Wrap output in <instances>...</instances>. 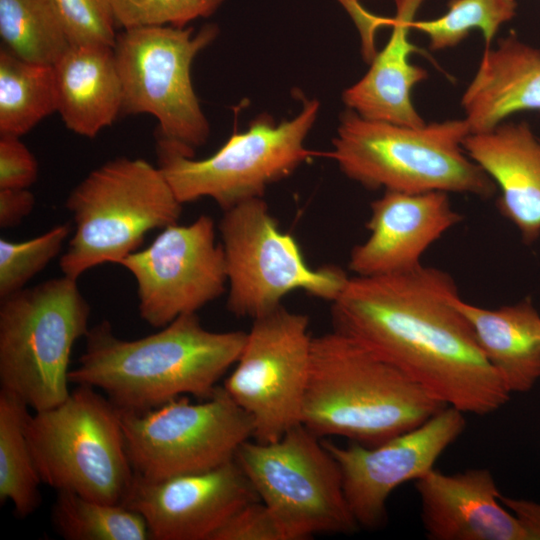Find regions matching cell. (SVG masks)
<instances>
[{"mask_svg": "<svg viewBox=\"0 0 540 540\" xmlns=\"http://www.w3.org/2000/svg\"><path fill=\"white\" fill-rule=\"evenodd\" d=\"M454 279L420 265L402 273L349 277L331 302L334 329L394 365L432 398L486 416L511 393L455 305Z\"/></svg>", "mask_w": 540, "mask_h": 540, "instance_id": "1", "label": "cell"}, {"mask_svg": "<svg viewBox=\"0 0 540 540\" xmlns=\"http://www.w3.org/2000/svg\"><path fill=\"white\" fill-rule=\"evenodd\" d=\"M246 336L243 331H210L197 313L135 340L117 337L103 321L85 336L69 381L101 390L120 409L137 412L185 395L206 399L236 364Z\"/></svg>", "mask_w": 540, "mask_h": 540, "instance_id": "2", "label": "cell"}, {"mask_svg": "<svg viewBox=\"0 0 540 540\" xmlns=\"http://www.w3.org/2000/svg\"><path fill=\"white\" fill-rule=\"evenodd\" d=\"M443 407L352 337L335 329L313 337L302 424L318 437L377 446Z\"/></svg>", "mask_w": 540, "mask_h": 540, "instance_id": "3", "label": "cell"}, {"mask_svg": "<svg viewBox=\"0 0 540 540\" xmlns=\"http://www.w3.org/2000/svg\"><path fill=\"white\" fill-rule=\"evenodd\" d=\"M469 134L464 118L407 126L347 109L330 156L348 178L368 189L491 198L496 184L464 149Z\"/></svg>", "mask_w": 540, "mask_h": 540, "instance_id": "4", "label": "cell"}, {"mask_svg": "<svg viewBox=\"0 0 540 540\" xmlns=\"http://www.w3.org/2000/svg\"><path fill=\"white\" fill-rule=\"evenodd\" d=\"M182 203L158 166L118 157L91 171L68 195L74 231L59 267L78 280L89 269L121 262L146 234L176 224Z\"/></svg>", "mask_w": 540, "mask_h": 540, "instance_id": "5", "label": "cell"}, {"mask_svg": "<svg viewBox=\"0 0 540 540\" xmlns=\"http://www.w3.org/2000/svg\"><path fill=\"white\" fill-rule=\"evenodd\" d=\"M25 433L43 484L56 492L124 503L135 473L122 409L106 395L77 385L58 405L28 413Z\"/></svg>", "mask_w": 540, "mask_h": 540, "instance_id": "6", "label": "cell"}, {"mask_svg": "<svg viewBox=\"0 0 540 540\" xmlns=\"http://www.w3.org/2000/svg\"><path fill=\"white\" fill-rule=\"evenodd\" d=\"M90 312L77 280L65 275L1 299L0 390L34 411L64 401L72 349L90 329Z\"/></svg>", "mask_w": 540, "mask_h": 540, "instance_id": "7", "label": "cell"}, {"mask_svg": "<svg viewBox=\"0 0 540 540\" xmlns=\"http://www.w3.org/2000/svg\"><path fill=\"white\" fill-rule=\"evenodd\" d=\"M219 32L207 24L124 29L113 51L122 86V114H150L158 121L156 142L188 157L206 143L209 122L191 81V64Z\"/></svg>", "mask_w": 540, "mask_h": 540, "instance_id": "8", "label": "cell"}, {"mask_svg": "<svg viewBox=\"0 0 540 540\" xmlns=\"http://www.w3.org/2000/svg\"><path fill=\"white\" fill-rule=\"evenodd\" d=\"M320 103L305 99L292 119L276 124L269 115L254 119L248 130L235 132L211 156L194 159L156 142L158 167L182 203L203 197L225 211L244 201L262 198L267 186L292 174L313 156L305 139Z\"/></svg>", "mask_w": 540, "mask_h": 540, "instance_id": "9", "label": "cell"}, {"mask_svg": "<svg viewBox=\"0 0 540 540\" xmlns=\"http://www.w3.org/2000/svg\"><path fill=\"white\" fill-rule=\"evenodd\" d=\"M319 438L299 424L275 441L246 440L234 458L289 540L359 528L339 465Z\"/></svg>", "mask_w": 540, "mask_h": 540, "instance_id": "10", "label": "cell"}, {"mask_svg": "<svg viewBox=\"0 0 540 540\" xmlns=\"http://www.w3.org/2000/svg\"><path fill=\"white\" fill-rule=\"evenodd\" d=\"M227 272V309L255 319L292 291L333 302L349 277L337 266L310 267L296 239L282 231L262 198L225 210L218 224Z\"/></svg>", "mask_w": 540, "mask_h": 540, "instance_id": "11", "label": "cell"}, {"mask_svg": "<svg viewBox=\"0 0 540 540\" xmlns=\"http://www.w3.org/2000/svg\"><path fill=\"white\" fill-rule=\"evenodd\" d=\"M122 427L134 473L148 481L232 461L254 433L250 416L220 387L198 403L180 396L143 412L122 410Z\"/></svg>", "mask_w": 540, "mask_h": 540, "instance_id": "12", "label": "cell"}, {"mask_svg": "<svg viewBox=\"0 0 540 540\" xmlns=\"http://www.w3.org/2000/svg\"><path fill=\"white\" fill-rule=\"evenodd\" d=\"M312 339L308 316L282 305L253 319L223 388L250 416L254 440L275 441L302 424Z\"/></svg>", "mask_w": 540, "mask_h": 540, "instance_id": "13", "label": "cell"}, {"mask_svg": "<svg viewBox=\"0 0 540 540\" xmlns=\"http://www.w3.org/2000/svg\"><path fill=\"white\" fill-rule=\"evenodd\" d=\"M120 265L135 278L141 319L156 328L197 313L226 290L223 247L216 241L214 220L205 214L188 225L162 229Z\"/></svg>", "mask_w": 540, "mask_h": 540, "instance_id": "14", "label": "cell"}, {"mask_svg": "<svg viewBox=\"0 0 540 540\" xmlns=\"http://www.w3.org/2000/svg\"><path fill=\"white\" fill-rule=\"evenodd\" d=\"M465 415L445 406L417 427L372 447L323 440L339 465L345 496L359 527L384 525L391 493L434 469L443 452L463 434Z\"/></svg>", "mask_w": 540, "mask_h": 540, "instance_id": "15", "label": "cell"}, {"mask_svg": "<svg viewBox=\"0 0 540 540\" xmlns=\"http://www.w3.org/2000/svg\"><path fill=\"white\" fill-rule=\"evenodd\" d=\"M259 499L235 460L159 481L135 475L124 505L145 520L154 540H212L242 506Z\"/></svg>", "mask_w": 540, "mask_h": 540, "instance_id": "16", "label": "cell"}, {"mask_svg": "<svg viewBox=\"0 0 540 540\" xmlns=\"http://www.w3.org/2000/svg\"><path fill=\"white\" fill-rule=\"evenodd\" d=\"M462 219L446 192L385 191L371 203L369 237L352 249L349 268L356 276L413 270L422 265L425 251Z\"/></svg>", "mask_w": 540, "mask_h": 540, "instance_id": "17", "label": "cell"}, {"mask_svg": "<svg viewBox=\"0 0 540 540\" xmlns=\"http://www.w3.org/2000/svg\"><path fill=\"white\" fill-rule=\"evenodd\" d=\"M414 484L431 540H528L519 519L504 508L487 468L451 474L434 468Z\"/></svg>", "mask_w": 540, "mask_h": 540, "instance_id": "18", "label": "cell"}, {"mask_svg": "<svg viewBox=\"0 0 540 540\" xmlns=\"http://www.w3.org/2000/svg\"><path fill=\"white\" fill-rule=\"evenodd\" d=\"M464 149L500 190L497 208L529 245L540 237V140L525 122L469 134Z\"/></svg>", "mask_w": 540, "mask_h": 540, "instance_id": "19", "label": "cell"}, {"mask_svg": "<svg viewBox=\"0 0 540 540\" xmlns=\"http://www.w3.org/2000/svg\"><path fill=\"white\" fill-rule=\"evenodd\" d=\"M425 0H394L395 17L391 36L370 61L367 73L342 94L348 109L371 119L407 126L426 122L411 97L413 88L428 77L427 71L410 62L419 49L410 41L412 23Z\"/></svg>", "mask_w": 540, "mask_h": 540, "instance_id": "20", "label": "cell"}, {"mask_svg": "<svg viewBox=\"0 0 540 540\" xmlns=\"http://www.w3.org/2000/svg\"><path fill=\"white\" fill-rule=\"evenodd\" d=\"M461 105L471 134L492 130L518 112L540 110V49L514 33L485 49Z\"/></svg>", "mask_w": 540, "mask_h": 540, "instance_id": "21", "label": "cell"}, {"mask_svg": "<svg viewBox=\"0 0 540 540\" xmlns=\"http://www.w3.org/2000/svg\"><path fill=\"white\" fill-rule=\"evenodd\" d=\"M58 110L72 132L94 138L122 111V86L113 46L71 45L53 65Z\"/></svg>", "mask_w": 540, "mask_h": 540, "instance_id": "22", "label": "cell"}, {"mask_svg": "<svg viewBox=\"0 0 540 540\" xmlns=\"http://www.w3.org/2000/svg\"><path fill=\"white\" fill-rule=\"evenodd\" d=\"M455 305L471 325L485 358L510 393H526L540 379V314L530 298L488 309Z\"/></svg>", "mask_w": 540, "mask_h": 540, "instance_id": "23", "label": "cell"}, {"mask_svg": "<svg viewBox=\"0 0 540 540\" xmlns=\"http://www.w3.org/2000/svg\"><path fill=\"white\" fill-rule=\"evenodd\" d=\"M58 110L53 65L0 50V135L21 137Z\"/></svg>", "mask_w": 540, "mask_h": 540, "instance_id": "24", "label": "cell"}, {"mask_svg": "<svg viewBox=\"0 0 540 540\" xmlns=\"http://www.w3.org/2000/svg\"><path fill=\"white\" fill-rule=\"evenodd\" d=\"M28 413L22 401L0 390V503L10 501L21 518L40 506L43 484L25 433Z\"/></svg>", "mask_w": 540, "mask_h": 540, "instance_id": "25", "label": "cell"}, {"mask_svg": "<svg viewBox=\"0 0 540 540\" xmlns=\"http://www.w3.org/2000/svg\"><path fill=\"white\" fill-rule=\"evenodd\" d=\"M3 48L34 63L54 65L71 46L54 0H0Z\"/></svg>", "mask_w": 540, "mask_h": 540, "instance_id": "26", "label": "cell"}, {"mask_svg": "<svg viewBox=\"0 0 540 540\" xmlns=\"http://www.w3.org/2000/svg\"><path fill=\"white\" fill-rule=\"evenodd\" d=\"M51 522L66 540L151 539L148 526L138 512L122 503L101 502L72 492H57Z\"/></svg>", "mask_w": 540, "mask_h": 540, "instance_id": "27", "label": "cell"}, {"mask_svg": "<svg viewBox=\"0 0 540 540\" xmlns=\"http://www.w3.org/2000/svg\"><path fill=\"white\" fill-rule=\"evenodd\" d=\"M516 10V0H450L445 14L414 20L412 30L426 35L433 51L455 47L472 30H480L487 49L501 25L514 18Z\"/></svg>", "mask_w": 540, "mask_h": 540, "instance_id": "28", "label": "cell"}, {"mask_svg": "<svg viewBox=\"0 0 540 540\" xmlns=\"http://www.w3.org/2000/svg\"><path fill=\"white\" fill-rule=\"evenodd\" d=\"M71 230V224L63 223L24 241L1 237L0 299L24 289L60 253Z\"/></svg>", "mask_w": 540, "mask_h": 540, "instance_id": "29", "label": "cell"}, {"mask_svg": "<svg viewBox=\"0 0 540 540\" xmlns=\"http://www.w3.org/2000/svg\"><path fill=\"white\" fill-rule=\"evenodd\" d=\"M224 0H112L117 27L150 26L184 28L198 18L215 13Z\"/></svg>", "mask_w": 540, "mask_h": 540, "instance_id": "30", "label": "cell"}, {"mask_svg": "<svg viewBox=\"0 0 540 540\" xmlns=\"http://www.w3.org/2000/svg\"><path fill=\"white\" fill-rule=\"evenodd\" d=\"M54 1L71 45H114L118 33L112 0Z\"/></svg>", "mask_w": 540, "mask_h": 540, "instance_id": "31", "label": "cell"}, {"mask_svg": "<svg viewBox=\"0 0 540 540\" xmlns=\"http://www.w3.org/2000/svg\"><path fill=\"white\" fill-rule=\"evenodd\" d=\"M212 540H289V537L273 512L257 499L238 509Z\"/></svg>", "mask_w": 540, "mask_h": 540, "instance_id": "32", "label": "cell"}, {"mask_svg": "<svg viewBox=\"0 0 540 540\" xmlns=\"http://www.w3.org/2000/svg\"><path fill=\"white\" fill-rule=\"evenodd\" d=\"M38 177V162L13 135H0V188H29Z\"/></svg>", "mask_w": 540, "mask_h": 540, "instance_id": "33", "label": "cell"}, {"mask_svg": "<svg viewBox=\"0 0 540 540\" xmlns=\"http://www.w3.org/2000/svg\"><path fill=\"white\" fill-rule=\"evenodd\" d=\"M35 197L28 188H0V227H14L33 210Z\"/></svg>", "mask_w": 540, "mask_h": 540, "instance_id": "34", "label": "cell"}, {"mask_svg": "<svg viewBox=\"0 0 540 540\" xmlns=\"http://www.w3.org/2000/svg\"><path fill=\"white\" fill-rule=\"evenodd\" d=\"M500 500L519 519L528 540H540V503L504 495Z\"/></svg>", "mask_w": 540, "mask_h": 540, "instance_id": "35", "label": "cell"}, {"mask_svg": "<svg viewBox=\"0 0 540 540\" xmlns=\"http://www.w3.org/2000/svg\"><path fill=\"white\" fill-rule=\"evenodd\" d=\"M339 1H340V2H343V1H345V0H339Z\"/></svg>", "mask_w": 540, "mask_h": 540, "instance_id": "36", "label": "cell"}]
</instances>
